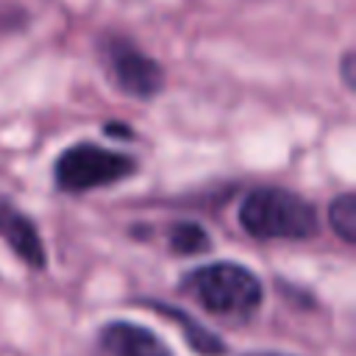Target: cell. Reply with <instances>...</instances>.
I'll return each mask as SVG.
<instances>
[{
    "mask_svg": "<svg viewBox=\"0 0 356 356\" xmlns=\"http://www.w3.org/2000/svg\"><path fill=\"white\" fill-rule=\"evenodd\" d=\"M181 292L192 295L209 314L228 320H250L264 298L256 273L236 261H211L189 270L181 278Z\"/></svg>",
    "mask_w": 356,
    "mask_h": 356,
    "instance_id": "obj_1",
    "label": "cell"
},
{
    "mask_svg": "<svg viewBox=\"0 0 356 356\" xmlns=\"http://www.w3.org/2000/svg\"><path fill=\"white\" fill-rule=\"evenodd\" d=\"M239 225L256 239H309L317 234V209L298 192L259 186L245 195Z\"/></svg>",
    "mask_w": 356,
    "mask_h": 356,
    "instance_id": "obj_2",
    "label": "cell"
},
{
    "mask_svg": "<svg viewBox=\"0 0 356 356\" xmlns=\"http://www.w3.org/2000/svg\"><path fill=\"white\" fill-rule=\"evenodd\" d=\"M136 167H139L136 159L120 150L100 147L95 142H78L56 159L53 178L58 189L78 195V192H92L97 186H111L122 178H131Z\"/></svg>",
    "mask_w": 356,
    "mask_h": 356,
    "instance_id": "obj_3",
    "label": "cell"
},
{
    "mask_svg": "<svg viewBox=\"0 0 356 356\" xmlns=\"http://www.w3.org/2000/svg\"><path fill=\"white\" fill-rule=\"evenodd\" d=\"M100 58L114 86L131 97L150 100L164 89V70L156 58L139 50L131 39L108 33L100 42Z\"/></svg>",
    "mask_w": 356,
    "mask_h": 356,
    "instance_id": "obj_4",
    "label": "cell"
},
{
    "mask_svg": "<svg viewBox=\"0 0 356 356\" xmlns=\"http://www.w3.org/2000/svg\"><path fill=\"white\" fill-rule=\"evenodd\" d=\"M95 356H172V350L150 328L128 320H111L97 331Z\"/></svg>",
    "mask_w": 356,
    "mask_h": 356,
    "instance_id": "obj_5",
    "label": "cell"
},
{
    "mask_svg": "<svg viewBox=\"0 0 356 356\" xmlns=\"http://www.w3.org/2000/svg\"><path fill=\"white\" fill-rule=\"evenodd\" d=\"M0 239H6V245L14 250V256L19 261H25L31 270L47 267V253H44V245L39 239L33 220L6 200H0Z\"/></svg>",
    "mask_w": 356,
    "mask_h": 356,
    "instance_id": "obj_6",
    "label": "cell"
},
{
    "mask_svg": "<svg viewBox=\"0 0 356 356\" xmlns=\"http://www.w3.org/2000/svg\"><path fill=\"white\" fill-rule=\"evenodd\" d=\"M147 306H150L153 312H161L164 317H170L175 325H181L186 345H189L197 356H222V353H225V342H222L214 331H209L206 325H200L195 317H189L184 309L167 306V303H147Z\"/></svg>",
    "mask_w": 356,
    "mask_h": 356,
    "instance_id": "obj_7",
    "label": "cell"
},
{
    "mask_svg": "<svg viewBox=\"0 0 356 356\" xmlns=\"http://www.w3.org/2000/svg\"><path fill=\"white\" fill-rule=\"evenodd\" d=\"M167 242H170V250L175 256H197V253H206L211 248L206 228L197 222H175L167 234Z\"/></svg>",
    "mask_w": 356,
    "mask_h": 356,
    "instance_id": "obj_8",
    "label": "cell"
},
{
    "mask_svg": "<svg viewBox=\"0 0 356 356\" xmlns=\"http://www.w3.org/2000/svg\"><path fill=\"white\" fill-rule=\"evenodd\" d=\"M328 222H331L334 234L342 242H348V245L356 242V195L353 192H342V195H337L331 200V206H328Z\"/></svg>",
    "mask_w": 356,
    "mask_h": 356,
    "instance_id": "obj_9",
    "label": "cell"
},
{
    "mask_svg": "<svg viewBox=\"0 0 356 356\" xmlns=\"http://www.w3.org/2000/svg\"><path fill=\"white\" fill-rule=\"evenodd\" d=\"M353 64H356L353 50H345V56H342V61H339V72H342V81H345V86H348V89H353V78H356Z\"/></svg>",
    "mask_w": 356,
    "mask_h": 356,
    "instance_id": "obj_10",
    "label": "cell"
},
{
    "mask_svg": "<svg viewBox=\"0 0 356 356\" xmlns=\"http://www.w3.org/2000/svg\"><path fill=\"white\" fill-rule=\"evenodd\" d=\"M103 131H106L108 136H120V139H131V136H134V131H131L128 125H122V122H106Z\"/></svg>",
    "mask_w": 356,
    "mask_h": 356,
    "instance_id": "obj_11",
    "label": "cell"
},
{
    "mask_svg": "<svg viewBox=\"0 0 356 356\" xmlns=\"http://www.w3.org/2000/svg\"><path fill=\"white\" fill-rule=\"evenodd\" d=\"M248 356H286V353H264L261 350V353H248Z\"/></svg>",
    "mask_w": 356,
    "mask_h": 356,
    "instance_id": "obj_12",
    "label": "cell"
}]
</instances>
